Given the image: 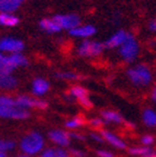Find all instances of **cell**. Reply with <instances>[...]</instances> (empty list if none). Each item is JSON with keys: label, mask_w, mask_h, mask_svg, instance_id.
<instances>
[{"label": "cell", "mask_w": 156, "mask_h": 157, "mask_svg": "<svg viewBox=\"0 0 156 157\" xmlns=\"http://www.w3.org/2000/svg\"><path fill=\"white\" fill-rule=\"evenodd\" d=\"M126 79L134 88L145 89L153 84L154 74L146 63H135L126 70Z\"/></svg>", "instance_id": "6da1fadb"}, {"label": "cell", "mask_w": 156, "mask_h": 157, "mask_svg": "<svg viewBox=\"0 0 156 157\" xmlns=\"http://www.w3.org/2000/svg\"><path fill=\"white\" fill-rule=\"evenodd\" d=\"M19 147L24 155L30 157L36 156L38 154H41V151L45 149V138L40 133L31 132L26 134L21 138Z\"/></svg>", "instance_id": "7a4b0ae2"}, {"label": "cell", "mask_w": 156, "mask_h": 157, "mask_svg": "<svg viewBox=\"0 0 156 157\" xmlns=\"http://www.w3.org/2000/svg\"><path fill=\"white\" fill-rule=\"evenodd\" d=\"M141 47L139 42L136 39V37L133 33H128L126 40L123 42V45L118 48V56L124 63H133L139 56Z\"/></svg>", "instance_id": "3957f363"}, {"label": "cell", "mask_w": 156, "mask_h": 157, "mask_svg": "<svg viewBox=\"0 0 156 157\" xmlns=\"http://www.w3.org/2000/svg\"><path fill=\"white\" fill-rule=\"evenodd\" d=\"M28 65V59L21 52L11 54L10 56H3L0 60V75H9L16 68L25 67Z\"/></svg>", "instance_id": "277c9868"}, {"label": "cell", "mask_w": 156, "mask_h": 157, "mask_svg": "<svg viewBox=\"0 0 156 157\" xmlns=\"http://www.w3.org/2000/svg\"><path fill=\"white\" fill-rule=\"evenodd\" d=\"M104 44L96 40L86 39L83 40L81 44L77 47L78 56L84 58H96L103 54L104 52Z\"/></svg>", "instance_id": "5b68a950"}, {"label": "cell", "mask_w": 156, "mask_h": 157, "mask_svg": "<svg viewBox=\"0 0 156 157\" xmlns=\"http://www.w3.org/2000/svg\"><path fill=\"white\" fill-rule=\"evenodd\" d=\"M99 133L102 135L103 143H105L108 146H111V148H114L115 151H126L128 148L126 140L113 130L103 128V129L99 130Z\"/></svg>", "instance_id": "8992f818"}, {"label": "cell", "mask_w": 156, "mask_h": 157, "mask_svg": "<svg viewBox=\"0 0 156 157\" xmlns=\"http://www.w3.org/2000/svg\"><path fill=\"white\" fill-rule=\"evenodd\" d=\"M16 104L18 107L22 109H39V110H45L48 108V103L44 99L31 97L28 95H20L15 98Z\"/></svg>", "instance_id": "52a82bcc"}, {"label": "cell", "mask_w": 156, "mask_h": 157, "mask_svg": "<svg viewBox=\"0 0 156 157\" xmlns=\"http://www.w3.org/2000/svg\"><path fill=\"white\" fill-rule=\"evenodd\" d=\"M30 116V113L22 109L17 105L0 106V118L3 119H14V121H24Z\"/></svg>", "instance_id": "ba28073f"}, {"label": "cell", "mask_w": 156, "mask_h": 157, "mask_svg": "<svg viewBox=\"0 0 156 157\" xmlns=\"http://www.w3.org/2000/svg\"><path fill=\"white\" fill-rule=\"evenodd\" d=\"M68 93L70 97L74 98L81 107H84L86 109H89L93 107V101L90 99L89 93L85 87L79 86V85H75L69 89Z\"/></svg>", "instance_id": "9c48e42d"}, {"label": "cell", "mask_w": 156, "mask_h": 157, "mask_svg": "<svg viewBox=\"0 0 156 157\" xmlns=\"http://www.w3.org/2000/svg\"><path fill=\"white\" fill-rule=\"evenodd\" d=\"M48 138L55 147L65 148L69 147L70 143H72V137L70 133L66 129H53L48 133Z\"/></svg>", "instance_id": "30bf717a"}, {"label": "cell", "mask_w": 156, "mask_h": 157, "mask_svg": "<svg viewBox=\"0 0 156 157\" xmlns=\"http://www.w3.org/2000/svg\"><path fill=\"white\" fill-rule=\"evenodd\" d=\"M54 19L57 25L60 27V29L63 30H72L74 28L78 27L80 25V18L75 13H65V15H56Z\"/></svg>", "instance_id": "8fae6325"}, {"label": "cell", "mask_w": 156, "mask_h": 157, "mask_svg": "<svg viewBox=\"0 0 156 157\" xmlns=\"http://www.w3.org/2000/svg\"><path fill=\"white\" fill-rule=\"evenodd\" d=\"M100 118L105 125H114V126H126L127 121L119 112L114 109H104L100 112Z\"/></svg>", "instance_id": "7c38bea8"}, {"label": "cell", "mask_w": 156, "mask_h": 157, "mask_svg": "<svg viewBox=\"0 0 156 157\" xmlns=\"http://www.w3.org/2000/svg\"><path fill=\"white\" fill-rule=\"evenodd\" d=\"M25 45L24 42L16 38H2L0 40V52H11V54H18L22 52Z\"/></svg>", "instance_id": "4fadbf2b"}, {"label": "cell", "mask_w": 156, "mask_h": 157, "mask_svg": "<svg viewBox=\"0 0 156 157\" xmlns=\"http://www.w3.org/2000/svg\"><path fill=\"white\" fill-rule=\"evenodd\" d=\"M97 29L93 25H79L78 27L69 30V35L75 38H80V39H89L96 33Z\"/></svg>", "instance_id": "5bb4252c"}, {"label": "cell", "mask_w": 156, "mask_h": 157, "mask_svg": "<svg viewBox=\"0 0 156 157\" xmlns=\"http://www.w3.org/2000/svg\"><path fill=\"white\" fill-rule=\"evenodd\" d=\"M128 33L126 30L120 29L111 35L105 42H104V47L107 49H118L120 46L123 45V42L126 40Z\"/></svg>", "instance_id": "9a60e30c"}, {"label": "cell", "mask_w": 156, "mask_h": 157, "mask_svg": "<svg viewBox=\"0 0 156 157\" xmlns=\"http://www.w3.org/2000/svg\"><path fill=\"white\" fill-rule=\"evenodd\" d=\"M141 121L147 128H156V109L153 107H145L141 114Z\"/></svg>", "instance_id": "2e32d148"}, {"label": "cell", "mask_w": 156, "mask_h": 157, "mask_svg": "<svg viewBox=\"0 0 156 157\" xmlns=\"http://www.w3.org/2000/svg\"><path fill=\"white\" fill-rule=\"evenodd\" d=\"M50 89V85L49 82L44 78H36L33 82V86H31V91L33 94L37 97L44 96L49 91Z\"/></svg>", "instance_id": "e0dca14e"}, {"label": "cell", "mask_w": 156, "mask_h": 157, "mask_svg": "<svg viewBox=\"0 0 156 157\" xmlns=\"http://www.w3.org/2000/svg\"><path fill=\"white\" fill-rule=\"evenodd\" d=\"M128 154L132 157H152L153 156V147H145L142 145L128 146Z\"/></svg>", "instance_id": "ac0fdd59"}, {"label": "cell", "mask_w": 156, "mask_h": 157, "mask_svg": "<svg viewBox=\"0 0 156 157\" xmlns=\"http://www.w3.org/2000/svg\"><path fill=\"white\" fill-rule=\"evenodd\" d=\"M85 124H86V119L80 115H76L68 118L65 121V128H66V130H69V132H77Z\"/></svg>", "instance_id": "d6986e66"}, {"label": "cell", "mask_w": 156, "mask_h": 157, "mask_svg": "<svg viewBox=\"0 0 156 157\" xmlns=\"http://www.w3.org/2000/svg\"><path fill=\"white\" fill-rule=\"evenodd\" d=\"M26 0H0V12L12 13Z\"/></svg>", "instance_id": "ffe728a7"}, {"label": "cell", "mask_w": 156, "mask_h": 157, "mask_svg": "<svg viewBox=\"0 0 156 157\" xmlns=\"http://www.w3.org/2000/svg\"><path fill=\"white\" fill-rule=\"evenodd\" d=\"M39 27L41 28L44 31H46V33H56L61 30L60 27L57 25V22L53 18L41 19V20L39 21Z\"/></svg>", "instance_id": "44dd1931"}, {"label": "cell", "mask_w": 156, "mask_h": 157, "mask_svg": "<svg viewBox=\"0 0 156 157\" xmlns=\"http://www.w3.org/2000/svg\"><path fill=\"white\" fill-rule=\"evenodd\" d=\"M18 85L17 79L9 74V75H0V89H6V90H11L15 89Z\"/></svg>", "instance_id": "7402d4cb"}, {"label": "cell", "mask_w": 156, "mask_h": 157, "mask_svg": "<svg viewBox=\"0 0 156 157\" xmlns=\"http://www.w3.org/2000/svg\"><path fill=\"white\" fill-rule=\"evenodd\" d=\"M40 157H69V153L66 149L59 147H48L44 149L40 154Z\"/></svg>", "instance_id": "603a6c76"}, {"label": "cell", "mask_w": 156, "mask_h": 157, "mask_svg": "<svg viewBox=\"0 0 156 157\" xmlns=\"http://www.w3.org/2000/svg\"><path fill=\"white\" fill-rule=\"evenodd\" d=\"M19 24V18L12 13L0 12V25L5 27H15Z\"/></svg>", "instance_id": "cb8c5ba5"}, {"label": "cell", "mask_w": 156, "mask_h": 157, "mask_svg": "<svg viewBox=\"0 0 156 157\" xmlns=\"http://www.w3.org/2000/svg\"><path fill=\"white\" fill-rule=\"evenodd\" d=\"M155 142H156V139L153 134L146 133V134H143V135L139 137V145L145 146V147H153Z\"/></svg>", "instance_id": "d4e9b609"}, {"label": "cell", "mask_w": 156, "mask_h": 157, "mask_svg": "<svg viewBox=\"0 0 156 157\" xmlns=\"http://www.w3.org/2000/svg\"><path fill=\"white\" fill-rule=\"evenodd\" d=\"M88 124L92 128H94L95 130H100L103 129V127H104V121L103 119L100 118V116H94V117L89 118L88 119Z\"/></svg>", "instance_id": "484cf974"}, {"label": "cell", "mask_w": 156, "mask_h": 157, "mask_svg": "<svg viewBox=\"0 0 156 157\" xmlns=\"http://www.w3.org/2000/svg\"><path fill=\"white\" fill-rule=\"evenodd\" d=\"M56 77L59 79H63V80H77L79 78V76L75 73H72V71H61V73L56 74Z\"/></svg>", "instance_id": "4316f807"}, {"label": "cell", "mask_w": 156, "mask_h": 157, "mask_svg": "<svg viewBox=\"0 0 156 157\" xmlns=\"http://www.w3.org/2000/svg\"><path fill=\"white\" fill-rule=\"evenodd\" d=\"M15 148V143L11 140H1L0 139V153H5L10 151Z\"/></svg>", "instance_id": "83f0119b"}, {"label": "cell", "mask_w": 156, "mask_h": 157, "mask_svg": "<svg viewBox=\"0 0 156 157\" xmlns=\"http://www.w3.org/2000/svg\"><path fill=\"white\" fill-rule=\"evenodd\" d=\"M97 157H116L115 153L109 148H98L96 151Z\"/></svg>", "instance_id": "f1b7e54d"}, {"label": "cell", "mask_w": 156, "mask_h": 157, "mask_svg": "<svg viewBox=\"0 0 156 157\" xmlns=\"http://www.w3.org/2000/svg\"><path fill=\"white\" fill-rule=\"evenodd\" d=\"M89 138L92 139L94 143H96V144H104L99 130H94V132H92V133L89 134Z\"/></svg>", "instance_id": "f546056e"}, {"label": "cell", "mask_w": 156, "mask_h": 157, "mask_svg": "<svg viewBox=\"0 0 156 157\" xmlns=\"http://www.w3.org/2000/svg\"><path fill=\"white\" fill-rule=\"evenodd\" d=\"M70 137H72V139H76V140H85V138H86L83 134L78 133V132H72L70 133Z\"/></svg>", "instance_id": "4dcf8cb0"}, {"label": "cell", "mask_w": 156, "mask_h": 157, "mask_svg": "<svg viewBox=\"0 0 156 157\" xmlns=\"http://www.w3.org/2000/svg\"><path fill=\"white\" fill-rule=\"evenodd\" d=\"M147 28H148V30L152 31V33H156V19H153V20H150L147 25Z\"/></svg>", "instance_id": "1f68e13d"}, {"label": "cell", "mask_w": 156, "mask_h": 157, "mask_svg": "<svg viewBox=\"0 0 156 157\" xmlns=\"http://www.w3.org/2000/svg\"><path fill=\"white\" fill-rule=\"evenodd\" d=\"M150 98L152 101L156 103V85H154L153 88L150 89Z\"/></svg>", "instance_id": "d6a6232c"}, {"label": "cell", "mask_w": 156, "mask_h": 157, "mask_svg": "<svg viewBox=\"0 0 156 157\" xmlns=\"http://www.w3.org/2000/svg\"><path fill=\"white\" fill-rule=\"evenodd\" d=\"M69 157H85V155H69Z\"/></svg>", "instance_id": "836d02e7"}, {"label": "cell", "mask_w": 156, "mask_h": 157, "mask_svg": "<svg viewBox=\"0 0 156 157\" xmlns=\"http://www.w3.org/2000/svg\"><path fill=\"white\" fill-rule=\"evenodd\" d=\"M0 157H7V155L5 153H0Z\"/></svg>", "instance_id": "e575fe53"}, {"label": "cell", "mask_w": 156, "mask_h": 157, "mask_svg": "<svg viewBox=\"0 0 156 157\" xmlns=\"http://www.w3.org/2000/svg\"><path fill=\"white\" fill-rule=\"evenodd\" d=\"M17 157H30V156H27V155H19V156H17Z\"/></svg>", "instance_id": "d590c367"}, {"label": "cell", "mask_w": 156, "mask_h": 157, "mask_svg": "<svg viewBox=\"0 0 156 157\" xmlns=\"http://www.w3.org/2000/svg\"><path fill=\"white\" fill-rule=\"evenodd\" d=\"M152 157H156V149H154V151H153V156Z\"/></svg>", "instance_id": "8d00e7d4"}, {"label": "cell", "mask_w": 156, "mask_h": 157, "mask_svg": "<svg viewBox=\"0 0 156 157\" xmlns=\"http://www.w3.org/2000/svg\"><path fill=\"white\" fill-rule=\"evenodd\" d=\"M2 58H3V55L1 54V52H0V60H1V59H2Z\"/></svg>", "instance_id": "74e56055"}]
</instances>
